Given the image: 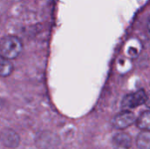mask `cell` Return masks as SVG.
Segmentation results:
<instances>
[{
    "mask_svg": "<svg viewBox=\"0 0 150 149\" xmlns=\"http://www.w3.org/2000/svg\"><path fill=\"white\" fill-rule=\"evenodd\" d=\"M23 50L22 41L14 35H6L0 40V56L14 60Z\"/></svg>",
    "mask_w": 150,
    "mask_h": 149,
    "instance_id": "obj_1",
    "label": "cell"
},
{
    "mask_svg": "<svg viewBox=\"0 0 150 149\" xmlns=\"http://www.w3.org/2000/svg\"><path fill=\"white\" fill-rule=\"evenodd\" d=\"M147 99V93L144 90H139L134 93L127 95L121 102V106L124 110H130L136 108L145 104Z\"/></svg>",
    "mask_w": 150,
    "mask_h": 149,
    "instance_id": "obj_2",
    "label": "cell"
},
{
    "mask_svg": "<svg viewBox=\"0 0 150 149\" xmlns=\"http://www.w3.org/2000/svg\"><path fill=\"white\" fill-rule=\"evenodd\" d=\"M136 119H137L134 112L128 110H124L113 118L112 125L116 129L124 130L135 123Z\"/></svg>",
    "mask_w": 150,
    "mask_h": 149,
    "instance_id": "obj_3",
    "label": "cell"
},
{
    "mask_svg": "<svg viewBox=\"0 0 150 149\" xmlns=\"http://www.w3.org/2000/svg\"><path fill=\"white\" fill-rule=\"evenodd\" d=\"M0 141L7 148H16L20 143V137L11 128H4L0 132Z\"/></svg>",
    "mask_w": 150,
    "mask_h": 149,
    "instance_id": "obj_4",
    "label": "cell"
},
{
    "mask_svg": "<svg viewBox=\"0 0 150 149\" xmlns=\"http://www.w3.org/2000/svg\"><path fill=\"white\" fill-rule=\"evenodd\" d=\"M56 138L54 134L50 133H42L37 136L35 143L40 149H54L55 148Z\"/></svg>",
    "mask_w": 150,
    "mask_h": 149,
    "instance_id": "obj_5",
    "label": "cell"
},
{
    "mask_svg": "<svg viewBox=\"0 0 150 149\" xmlns=\"http://www.w3.org/2000/svg\"><path fill=\"white\" fill-rule=\"evenodd\" d=\"M113 144L122 149H129L132 147V138L127 133H119L115 134L112 138Z\"/></svg>",
    "mask_w": 150,
    "mask_h": 149,
    "instance_id": "obj_6",
    "label": "cell"
},
{
    "mask_svg": "<svg viewBox=\"0 0 150 149\" xmlns=\"http://www.w3.org/2000/svg\"><path fill=\"white\" fill-rule=\"evenodd\" d=\"M14 70V66L11 62V60L4 58L0 56V77H8L10 76Z\"/></svg>",
    "mask_w": 150,
    "mask_h": 149,
    "instance_id": "obj_7",
    "label": "cell"
},
{
    "mask_svg": "<svg viewBox=\"0 0 150 149\" xmlns=\"http://www.w3.org/2000/svg\"><path fill=\"white\" fill-rule=\"evenodd\" d=\"M136 126L142 131H150V111L142 112L136 119Z\"/></svg>",
    "mask_w": 150,
    "mask_h": 149,
    "instance_id": "obj_8",
    "label": "cell"
},
{
    "mask_svg": "<svg viewBox=\"0 0 150 149\" xmlns=\"http://www.w3.org/2000/svg\"><path fill=\"white\" fill-rule=\"evenodd\" d=\"M136 146L139 149H150V131H142L137 136Z\"/></svg>",
    "mask_w": 150,
    "mask_h": 149,
    "instance_id": "obj_9",
    "label": "cell"
},
{
    "mask_svg": "<svg viewBox=\"0 0 150 149\" xmlns=\"http://www.w3.org/2000/svg\"><path fill=\"white\" fill-rule=\"evenodd\" d=\"M145 105H147L148 108L150 109V93L149 95H147V99H146V102H145Z\"/></svg>",
    "mask_w": 150,
    "mask_h": 149,
    "instance_id": "obj_10",
    "label": "cell"
},
{
    "mask_svg": "<svg viewBox=\"0 0 150 149\" xmlns=\"http://www.w3.org/2000/svg\"><path fill=\"white\" fill-rule=\"evenodd\" d=\"M147 26H148V30H149V32H150V16H149V18H148V22H147Z\"/></svg>",
    "mask_w": 150,
    "mask_h": 149,
    "instance_id": "obj_11",
    "label": "cell"
}]
</instances>
